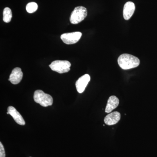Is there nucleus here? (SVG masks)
I'll return each instance as SVG.
<instances>
[{
	"label": "nucleus",
	"instance_id": "obj_1",
	"mask_svg": "<svg viewBox=\"0 0 157 157\" xmlns=\"http://www.w3.org/2000/svg\"><path fill=\"white\" fill-rule=\"evenodd\" d=\"M118 63L123 70H127L138 67L140 60L137 57L129 54H123L119 57Z\"/></svg>",
	"mask_w": 157,
	"mask_h": 157
},
{
	"label": "nucleus",
	"instance_id": "obj_2",
	"mask_svg": "<svg viewBox=\"0 0 157 157\" xmlns=\"http://www.w3.org/2000/svg\"><path fill=\"white\" fill-rule=\"evenodd\" d=\"M34 100L36 103L42 107L51 106L53 104V98L48 94H45L41 90H37L34 93Z\"/></svg>",
	"mask_w": 157,
	"mask_h": 157
},
{
	"label": "nucleus",
	"instance_id": "obj_3",
	"mask_svg": "<svg viewBox=\"0 0 157 157\" xmlns=\"http://www.w3.org/2000/svg\"><path fill=\"white\" fill-rule=\"evenodd\" d=\"M87 15V9L83 6H78L71 13L70 21L73 24H77L83 20Z\"/></svg>",
	"mask_w": 157,
	"mask_h": 157
},
{
	"label": "nucleus",
	"instance_id": "obj_4",
	"mask_svg": "<svg viewBox=\"0 0 157 157\" xmlns=\"http://www.w3.org/2000/svg\"><path fill=\"white\" fill-rule=\"evenodd\" d=\"M71 63L67 60H56L49 65L51 69L59 73H67L70 70Z\"/></svg>",
	"mask_w": 157,
	"mask_h": 157
},
{
	"label": "nucleus",
	"instance_id": "obj_5",
	"mask_svg": "<svg viewBox=\"0 0 157 157\" xmlns=\"http://www.w3.org/2000/svg\"><path fill=\"white\" fill-rule=\"evenodd\" d=\"M82 35V33L79 32L67 33L62 34L61 36V39L65 44L71 45L78 42L81 38Z\"/></svg>",
	"mask_w": 157,
	"mask_h": 157
},
{
	"label": "nucleus",
	"instance_id": "obj_6",
	"mask_svg": "<svg viewBox=\"0 0 157 157\" xmlns=\"http://www.w3.org/2000/svg\"><path fill=\"white\" fill-rule=\"evenodd\" d=\"M90 80V77L88 74H85L78 78L76 82V90L78 93H83Z\"/></svg>",
	"mask_w": 157,
	"mask_h": 157
},
{
	"label": "nucleus",
	"instance_id": "obj_7",
	"mask_svg": "<svg viewBox=\"0 0 157 157\" xmlns=\"http://www.w3.org/2000/svg\"><path fill=\"white\" fill-rule=\"evenodd\" d=\"M23 73L21 69L19 67L14 68L12 70L9 77V81L13 84H17L19 83L23 78Z\"/></svg>",
	"mask_w": 157,
	"mask_h": 157
},
{
	"label": "nucleus",
	"instance_id": "obj_8",
	"mask_svg": "<svg viewBox=\"0 0 157 157\" xmlns=\"http://www.w3.org/2000/svg\"><path fill=\"white\" fill-rule=\"evenodd\" d=\"M121 113L117 111L110 113L104 118V122L107 125H113L115 124L120 120Z\"/></svg>",
	"mask_w": 157,
	"mask_h": 157
},
{
	"label": "nucleus",
	"instance_id": "obj_9",
	"mask_svg": "<svg viewBox=\"0 0 157 157\" xmlns=\"http://www.w3.org/2000/svg\"><path fill=\"white\" fill-rule=\"evenodd\" d=\"M135 10V6L134 3L127 2L124 7L123 16L124 19L128 20L132 17Z\"/></svg>",
	"mask_w": 157,
	"mask_h": 157
},
{
	"label": "nucleus",
	"instance_id": "obj_10",
	"mask_svg": "<svg viewBox=\"0 0 157 157\" xmlns=\"http://www.w3.org/2000/svg\"><path fill=\"white\" fill-rule=\"evenodd\" d=\"M8 112L18 124L21 125H24L25 124V121L24 120L23 118L14 107L10 106L8 107Z\"/></svg>",
	"mask_w": 157,
	"mask_h": 157
},
{
	"label": "nucleus",
	"instance_id": "obj_11",
	"mask_svg": "<svg viewBox=\"0 0 157 157\" xmlns=\"http://www.w3.org/2000/svg\"><path fill=\"white\" fill-rule=\"evenodd\" d=\"M119 104V100L117 97L115 96H112L109 97L107 101V106L105 109V112L109 113L112 112L113 109L118 107Z\"/></svg>",
	"mask_w": 157,
	"mask_h": 157
},
{
	"label": "nucleus",
	"instance_id": "obj_12",
	"mask_svg": "<svg viewBox=\"0 0 157 157\" xmlns=\"http://www.w3.org/2000/svg\"><path fill=\"white\" fill-rule=\"evenodd\" d=\"M3 21L4 22L9 23L11 21L12 17V11L10 8H5L3 11Z\"/></svg>",
	"mask_w": 157,
	"mask_h": 157
},
{
	"label": "nucleus",
	"instance_id": "obj_13",
	"mask_svg": "<svg viewBox=\"0 0 157 157\" xmlns=\"http://www.w3.org/2000/svg\"><path fill=\"white\" fill-rule=\"evenodd\" d=\"M38 6L36 2H30L26 6V11L29 13H33L36 12L38 9Z\"/></svg>",
	"mask_w": 157,
	"mask_h": 157
},
{
	"label": "nucleus",
	"instance_id": "obj_14",
	"mask_svg": "<svg viewBox=\"0 0 157 157\" xmlns=\"http://www.w3.org/2000/svg\"><path fill=\"white\" fill-rule=\"evenodd\" d=\"M0 157H6V152L2 142H0Z\"/></svg>",
	"mask_w": 157,
	"mask_h": 157
},
{
	"label": "nucleus",
	"instance_id": "obj_15",
	"mask_svg": "<svg viewBox=\"0 0 157 157\" xmlns=\"http://www.w3.org/2000/svg\"><path fill=\"white\" fill-rule=\"evenodd\" d=\"M7 114H9V112H7Z\"/></svg>",
	"mask_w": 157,
	"mask_h": 157
}]
</instances>
